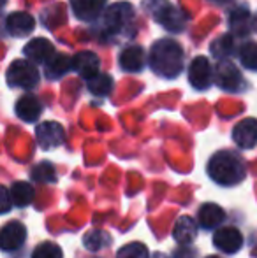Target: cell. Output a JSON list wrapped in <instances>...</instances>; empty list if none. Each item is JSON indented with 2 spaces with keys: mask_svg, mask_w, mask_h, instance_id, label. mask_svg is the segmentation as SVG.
Listing matches in <instances>:
<instances>
[{
  "mask_svg": "<svg viewBox=\"0 0 257 258\" xmlns=\"http://www.w3.org/2000/svg\"><path fill=\"white\" fill-rule=\"evenodd\" d=\"M32 177L37 181H42V183H53L57 179L55 176V169H53L52 163L48 162H42L39 165H35L32 169Z\"/></svg>",
  "mask_w": 257,
  "mask_h": 258,
  "instance_id": "f1b7e54d",
  "label": "cell"
},
{
  "mask_svg": "<svg viewBox=\"0 0 257 258\" xmlns=\"http://www.w3.org/2000/svg\"><path fill=\"white\" fill-rule=\"evenodd\" d=\"M6 2H7V0H0V7H4V6H6Z\"/></svg>",
  "mask_w": 257,
  "mask_h": 258,
  "instance_id": "4dcf8cb0",
  "label": "cell"
},
{
  "mask_svg": "<svg viewBox=\"0 0 257 258\" xmlns=\"http://www.w3.org/2000/svg\"><path fill=\"white\" fill-rule=\"evenodd\" d=\"M118 61H120V67L125 72H141L146 58H144V51L141 46H129L120 53Z\"/></svg>",
  "mask_w": 257,
  "mask_h": 258,
  "instance_id": "e0dca14e",
  "label": "cell"
},
{
  "mask_svg": "<svg viewBox=\"0 0 257 258\" xmlns=\"http://www.w3.org/2000/svg\"><path fill=\"white\" fill-rule=\"evenodd\" d=\"M86 86H88V90L93 93V95L97 97H106L111 93V90H113L115 83H113V78L108 74H97L93 76L92 79H88L86 81Z\"/></svg>",
  "mask_w": 257,
  "mask_h": 258,
  "instance_id": "603a6c76",
  "label": "cell"
},
{
  "mask_svg": "<svg viewBox=\"0 0 257 258\" xmlns=\"http://www.w3.org/2000/svg\"><path fill=\"white\" fill-rule=\"evenodd\" d=\"M27 239V228L21 221H9L0 228V249L14 251L21 248Z\"/></svg>",
  "mask_w": 257,
  "mask_h": 258,
  "instance_id": "52a82bcc",
  "label": "cell"
},
{
  "mask_svg": "<svg viewBox=\"0 0 257 258\" xmlns=\"http://www.w3.org/2000/svg\"><path fill=\"white\" fill-rule=\"evenodd\" d=\"M62 248L55 242H41L32 253V258H62Z\"/></svg>",
  "mask_w": 257,
  "mask_h": 258,
  "instance_id": "83f0119b",
  "label": "cell"
},
{
  "mask_svg": "<svg viewBox=\"0 0 257 258\" xmlns=\"http://www.w3.org/2000/svg\"><path fill=\"white\" fill-rule=\"evenodd\" d=\"M35 137H37V143L42 150H53V148H59L64 144L65 141V130L60 123L57 121H44L41 125H37L35 128Z\"/></svg>",
  "mask_w": 257,
  "mask_h": 258,
  "instance_id": "8992f818",
  "label": "cell"
},
{
  "mask_svg": "<svg viewBox=\"0 0 257 258\" xmlns=\"http://www.w3.org/2000/svg\"><path fill=\"white\" fill-rule=\"evenodd\" d=\"M208 174L217 184L234 186L245 179V165L240 158L231 151H219L210 158Z\"/></svg>",
  "mask_w": 257,
  "mask_h": 258,
  "instance_id": "7a4b0ae2",
  "label": "cell"
},
{
  "mask_svg": "<svg viewBox=\"0 0 257 258\" xmlns=\"http://www.w3.org/2000/svg\"><path fill=\"white\" fill-rule=\"evenodd\" d=\"M173 237L176 242L187 246L190 242H194V239L197 237V225L190 216H182L176 220L175 228H173Z\"/></svg>",
  "mask_w": 257,
  "mask_h": 258,
  "instance_id": "ac0fdd59",
  "label": "cell"
},
{
  "mask_svg": "<svg viewBox=\"0 0 257 258\" xmlns=\"http://www.w3.org/2000/svg\"><path fill=\"white\" fill-rule=\"evenodd\" d=\"M199 223H201L202 228H217L220 223L224 221L226 214H224V209L220 206L213 204V202H208V204L201 206L199 209Z\"/></svg>",
  "mask_w": 257,
  "mask_h": 258,
  "instance_id": "ffe728a7",
  "label": "cell"
},
{
  "mask_svg": "<svg viewBox=\"0 0 257 258\" xmlns=\"http://www.w3.org/2000/svg\"><path fill=\"white\" fill-rule=\"evenodd\" d=\"M117 258H150V253L143 242H130L120 248Z\"/></svg>",
  "mask_w": 257,
  "mask_h": 258,
  "instance_id": "4316f807",
  "label": "cell"
},
{
  "mask_svg": "<svg viewBox=\"0 0 257 258\" xmlns=\"http://www.w3.org/2000/svg\"><path fill=\"white\" fill-rule=\"evenodd\" d=\"M215 81L226 92H240L243 88V78L238 67L231 61H220L215 71Z\"/></svg>",
  "mask_w": 257,
  "mask_h": 258,
  "instance_id": "ba28073f",
  "label": "cell"
},
{
  "mask_svg": "<svg viewBox=\"0 0 257 258\" xmlns=\"http://www.w3.org/2000/svg\"><path fill=\"white\" fill-rule=\"evenodd\" d=\"M254 28L257 30V16H255V20H254Z\"/></svg>",
  "mask_w": 257,
  "mask_h": 258,
  "instance_id": "1f68e13d",
  "label": "cell"
},
{
  "mask_svg": "<svg viewBox=\"0 0 257 258\" xmlns=\"http://www.w3.org/2000/svg\"><path fill=\"white\" fill-rule=\"evenodd\" d=\"M134 7L129 2H117L104 11V28L110 34H120L130 25Z\"/></svg>",
  "mask_w": 257,
  "mask_h": 258,
  "instance_id": "5b68a950",
  "label": "cell"
},
{
  "mask_svg": "<svg viewBox=\"0 0 257 258\" xmlns=\"http://www.w3.org/2000/svg\"><path fill=\"white\" fill-rule=\"evenodd\" d=\"M212 53L215 58L222 60V58H227L234 53V37L231 34H226L222 37H219L215 42L212 44Z\"/></svg>",
  "mask_w": 257,
  "mask_h": 258,
  "instance_id": "d4e9b609",
  "label": "cell"
},
{
  "mask_svg": "<svg viewBox=\"0 0 257 258\" xmlns=\"http://www.w3.org/2000/svg\"><path fill=\"white\" fill-rule=\"evenodd\" d=\"M7 83L14 88L32 90L39 83V71L32 61L28 60H14L7 69Z\"/></svg>",
  "mask_w": 257,
  "mask_h": 258,
  "instance_id": "277c9868",
  "label": "cell"
},
{
  "mask_svg": "<svg viewBox=\"0 0 257 258\" xmlns=\"http://www.w3.org/2000/svg\"><path fill=\"white\" fill-rule=\"evenodd\" d=\"M208 258H220V256H208Z\"/></svg>",
  "mask_w": 257,
  "mask_h": 258,
  "instance_id": "836d02e7",
  "label": "cell"
},
{
  "mask_svg": "<svg viewBox=\"0 0 257 258\" xmlns=\"http://www.w3.org/2000/svg\"><path fill=\"white\" fill-rule=\"evenodd\" d=\"M217 2H227V0H217Z\"/></svg>",
  "mask_w": 257,
  "mask_h": 258,
  "instance_id": "d6a6232c",
  "label": "cell"
},
{
  "mask_svg": "<svg viewBox=\"0 0 257 258\" xmlns=\"http://www.w3.org/2000/svg\"><path fill=\"white\" fill-rule=\"evenodd\" d=\"M143 9L148 13V16L153 18L166 30L175 32V34L185 30L187 14L169 0H144Z\"/></svg>",
  "mask_w": 257,
  "mask_h": 258,
  "instance_id": "3957f363",
  "label": "cell"
},
{
  "mask_svg": "<svg viewBox=\"0 0 257 258\" xmlns=\"http://www.w3.org/2000/svg\"><path fill=\"white\" fill-rule=\"evenodd\" d=\"M14 111H16V116L20 119L27 123H34L39 119L42 112V104L39 102L37 97L34 95H23L18 99L16 105H14Z\"/></svg>",
  "mask_w": 257,
  "mask_h": 258,
  "instance_id": "5bb4252c",
  "label": "cell"
},
{
  "mask_svg": "<svg viewBox=\"0 0 257 258\" xmlns=\"http://www.w3.org/2000/svg\"><path fill=\"white\" fill-rule=\"evenodd\" d=\"M23 51L27 54L28 60L34 61V63H46V61L57 53L55 46H53L48 39H42V37L32 39L30 42H27Z\"/></svg>",
  "mask_w": 257,
  "mask_h": 258,
  "instance_id": "4fadbf2b",
  "label": "cell"
},
{
  "mask_svg": "<svg viewBox=\"0 0 257 258\" xmlns=\"http://www.w3.org/2000/svg\"><path fill=\"white\" fill-rule=\"evenodd\" d=\"M13 207V201H11V191L6 186L0 184V214L7 213Z\"/></svg>",
  "mask_w": 257,
  "mask_h": 258,
  "instance_id": "f546056e",
  "label": "cell"
},
{
  "mask_svg": "<svg viewBox=\"0 0 257 258\" xmlns=\"http://www.w3.org/2000/svg\"><path fill=\"white\" fill-rule=\"evenodd\" d=\"M213 244L220 249L222 253L227 255H234L241 249L243 246V235L238 228L234 227H224L219 228L213 235Z\"/></svg>",
  "mask_w": 257,
  "mask_h": 258,
  "instance_id": "30bf717a",
  "label": "cell"
},
{
  "mask_svg": "<svg viewBox=\"0 0 257 258\" xmlns=\"http://www.w3.org/2000/svg\"><path fill=\"white\" fill-rule=\"evenodd\" d=\"M252 16L248 13L247 7H236L233 13L229 14V27H231V32L233 35H248L252 30Z\"/></svg>",
  "mask_w": 257,
  "mask_h": 258,
  "instance_id": "d6986e66",
  "label": "cell"
},
{
  "mask_svg": "<svg viewBox=\"0 0 257 258\" xmlns=\"http://www.w3.org/2000/svg\"><path fill=\"white\" fill-rule=\"evenodd\" d=\"M106 0H71L74 14L83 21H93L102 14Z\"/></svg>",
  "mask_w": 257,
  "mask_h": 258,
  "instance_id": "2e32d148",
  "label": "cell"
},
{
  "mask_svg": "<svg viewBox=\"0 0 257 258\" xmlns=\"http://www.w3.org/2000/svg\"><path fill=\"white\" fill-rule=\"evenodd\" d=\"M150 67L161 78H178L183 71L182 46L173 39H159L150 49Z\"/></svg>",
  "mask_w": 257,
  "mask_h": 258,
  "instance_id": "6da1fadb",
  "label": "cell"
},
{
  "mask_svg": "<svg viewBox=\"0 0 257 258\" xmlns=\"http://www.w3.org/2000/svg\"><path fill=\"white\" fill-rule=\"evenodd\" d=\"M34 186L27 181H16L11 188V201L16 207H27L34 201Z\"/></svg>",
  "mask_w": 257,
  "mask_h": 258,
  "instance_id": "7402d4cb",
  "label": "cell"
},
{
  "mask_svg": "<svg viewBox=\"0 0 257 258\" xmlns=\"http://www.w3.org/2000/svg\"><path fill=\"white\" fill-rule=\"evenodd\" d=\"M100 60L95 53L92 51H81L72 56V69L81 76L83 79H92L93 76L99 74Z\"/></svg>",
  "mask_w": 257,
  "mask_h": 258,
  "instance_id": "7c38bea8",
  "label": "cell"
},
{
  "mask_svg": "<svg viewBox=\"0 0 257 258\" xmlns=\"http://www.w3.org/2000/svg\"><path fill=\"white\" fill-rule=\"evenodd\" d=\"M110 242H111L110 234H106V232L100 230V228L86 232L85 237H83V244H85V248L88 249V251H99V249L106 248Z\"/></svg>",
  "mask_w": 257,
  "mask_h": 258,
  "instance_id": "cb8c5ba5",
  "label": "cell"
},
{
  "mask_svg": "<svg viewBox=\"0 0 257 258\" xmlns=\"http://www.w3.org/2000/svg\"><path fill=\"white\" fill-rule=\"evenodd\" d=\"M44 65L48 79H60L72 69V58L65 56L62 53H55Z\"/></svg>",
  "mask_w": 257,
  "mask_h": 258,
  "instance_id": "44dd1931",
  "label": "cell"
},
{
  "mask_svg": "<svg viewBox=\"0 0 257 258\" xmlns=\"http://www.w3.org/2000/svg\"><path fill=\"white\" fill-rule=\"evenodd\" d=\"M6 27L7 32L14 37H25L32 34V30L35 28V21L28 13H13L7 16Z\"/></svg>",
  "mask_w": 257,
  "mask_h": 258,
  "instance_id": "9a60e30c",
  "label": "cell"
},
{
  "mask_svg": "<svg viewBox=\"0 0 257 258\" xmlns=\"http://www.w3.org/2000/svg\"><path fill=\"white\" fill-rule=\"evenodd\" d=\"M240 61L243 67L257 71V42H245L240 48Z\"/></svg>",
  "mask_w": 257,
  "mask_h": 258,
  "instance_id": "484cf974",
  "label": "cell"
},
{
  "mask_svg": "<svg viewBox=\"0 0 257 258\" xmlns=\"http://www.w3.org/2000/svg\"><path fill=\"white\" fill-rule=\"evenodd\" d=\"M233 141L243 150H250L257 144V119L245 118L234 126Z\"/></svg>",
  "mask_w": 257,
  "mask_h": 258,
  "instance_id": "8fae6325",
  "label": "cell"
},
{
  "mask_svg": "<svg viewBox=\"0 0 257 258\" xmlns=\"http://www.w3.org/2000/svg\"><path fill=\"white\" fill-rule=\"evenodd\" d=\"M189 81L195 90H206L213 83V71L206 56H195L189 65Z\"/></svg>",
  "mask_w": 257,
  "mask_h": 258,
  "instance_id": "9c48e42d",
  "label": "cell"
}]
</instances>
